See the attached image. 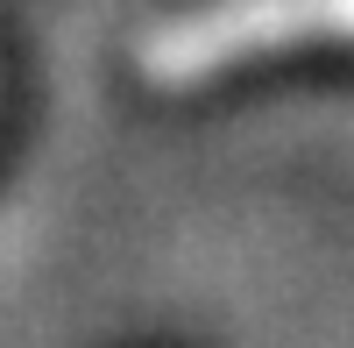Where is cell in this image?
I'll return each instance as SVG.
<instances>
[{"instance_id":"6da1fadb","label":"cell","mask_w":354,"mask_h":348,"mask_svg":"<svg viewBox=\"0 0 354 348\" xmlns=\"http://www.w3.org/2000/svg\"><path fill=\"white\" fill-rule=\"evenodd\" d=\"M298 50H354V0H192L135 36V71L156 93H192Z\"/></svg>"}]
</instances>
